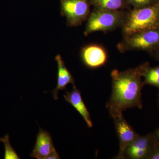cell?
<instances>
[{"label":"cell","mask_w":159,"mask_h":159,"mask_svg":"<svg viewBox=\"0 0 159 159\" xmlns=\"http://www.w3.org/2000/svg\"><path fill=\"white\" fill-rule=\"evenodd\" d=\"M148 63L124 71H112L111 95L106 107L113 119L123 115L122 112L127 109L142 108V90L145 85L142 77Z\"/></svg>","instance_id":"1"},{"label":"cell","mask_w":159,"mask_h":159,"mask_svg":"<svg viewBox=\"0 0 159 159\" xmlns=\"http://www.w3.org/2000/svg\"><path fill=\"white\" fill-rule=\"evenodd\" d=\"M159 28V2L142 8H134L126 13L122 26L124 36Z\"/></svg>","instance_id":"2"},{"label":"cell","mask_w":159,"mask_h":159,"mask_svg":"<svg viewBox=\"0 0 159 159\" xmlns=\"http://www.w3.org/2000/svg\"><path fill=\"white\" fill-rule=\"evenodd\" d=\"M117 48L123 53L127 51H140L152 54L159 48V28L124 36Z\"/></svg>","instance_id":"3"},{"label":"cell","mask_w":159,"mask_h":159,"mask_svg":"<svg viewBox=\"0 0 159 159\" xmlns=\"http://www.w3.org/2000/svg\"><path fill=\"white\" fill-rule=\"evenodd\" d=\"M126 13L119 10H99L95 9L88 19L84 35L96 31H108L122 26Z\"/></svg>","instance_id":"4"},{"label":"cell","mask_w":159,"mask_h":159,"mask_svg":"<svg viewBox=\"0 0 159 159\" xmlns=\"http://www.w3.org/2000/svg\"><path fill=\"white\" fill-rule=\"evenodd\" d=\"M61 14L69 27H77L88 19L90 3L88 0H60Z\"/></svg>","instance_id":"5"},{"label":"cell","mask_w":159,"mask_h":159,"mask_svg":"<svg viewBox=\"0 0 159 159\" xmlns=\"http://www.w3.org/2000/svg\"><path fill=\"white\" fill-rule=\"evenodd\" d=\"M157 143L153 133L144 136L139 135L125 150V158L150 159Z\"/></svg>","instance_id":"6"},{"label":"cell","mask_w":159,"mask_h":159,"mask_svg":"<svg viewBox=\"0 0 159 159\" xmlns=\"http://www.w3.org/2000/svg\"><path fill=\"white\" fill-rule=\"evenodd\" d=\"M113 119L119 142V152L116 158L125 159L124 153L125 150L139 134L125 120L123 115L115 117Z\"/></svg>","instance_id":"7"},{"label":"cell","mask_w":159,"mask_h":159,"mask_svg":"<svg viewBox=\"0 0 159 159\" xmlns=\"http://www.w3.org/2000/svg\"><path fill=\"white\" fill-rule=\"evenodd\" d=\"M81 57L84 65L90 68H96L103 65L107 60L104 49L96 44L84 47L81 50Z\"/></svg>","instance_id":"8"},{"label":"cell","mask_w":159,"mask_h":159,"mask_svg":"<svg viewBox=\"0 0 159 159\" xmlns=\"http://www.w3.org/2000/svg\"><path fill=\"white\" fill-rule=\"evenodd\" d=\"M55 150L50 133L40 129L34 149L30 157L37 159H45Z\"/></svg>","instance_id":"9"},{"label":"cell","mask_w":159,"mask_h":159,"mask_svg":"<svg viewBox=\"0 0 159 159\" xmlns=\"http://www.w3.org/2000/svg\"><path fill=\"white\" fill-rule=\"evenodd\" d=\"M64 97L66 101L73 106L81 115L87 124L89 128H92L93 124L91 120L90 115L83 100L80 92L76 88L75 84L73 85V89L70 92L66 91V94Z\"/></svg>","instance_id":"10"},{"label":"cell","mask_w":159,"mask_h":159,"mask_svg":"<svg viewBox=\"0 0 159 159\" xmlns=\"http://www.w3.org/2000/svg\"><path fill=\"white\" fill-rule=\"evenodd\" d=\"M57 64V80L56 88L52 92V95L55 100L58 99V91L66 90L68 84H72L74 85V77L66 67L61 56L58 54L55 57Z\"/></svg>","instance_id":"11"},{"label":"cell","mask_w":159,"mask_h":159,"mask_svg":"<svg viewBox=\"0 0 159 159\" xmlns=\"http://www.w3.org/2000/svg\"><path fill=\"white\" fill-rule=\"evenodd\" d=\"M125 0H90V3L99 10L116 11L125 6Z\"/></svg>","instance_id":"12"},{"label":"cell","mask_w":159,"mask_h":159,"mask_svg":"<svg viewBox=\"0 0 159 159\" xmlns=\"http://www.w3.org/2000/svg\"><path fill=\"white\" fill-rule=\"evenodd\" d=\"M142 77H144V85L152 86L159 89V65L151 67L148 63L143 72Z\"/></svg>","instance_id":"13"},{"label":"cell","mask_w":159,"mask_h":159,"mask_svg":"<svg viewBox=\"0 0 159 159\" xmlns=\"http://www.w3.org/2000/svg\"><path fill=\"white\" fill-rule=\"evenodd\" d=\"M0 141L5 145V159H19L20 158L16 152L12 148L9 142V135L6 134L4 138H0Z\"/></svg>","instance_id":"14"},{"label":"cell","mask_w":159,"mask_h":159,"mask_svg":"<svg viewBox=\"0 0 159 159\" xmlns=\"http://www.w3.org/2000/svg\"><path fill=\"white\" fill-rule=\"evenodd\" d=\"M125 1L126 3L133 6L134 8L152 6L158 3V0H125Z\"/></svg>","instance_id":"15"},{"label":"cell","mask_w":159,"mask_h":159,"mask_svg":"<svg viewBox=\"0 0 159 159\" xmlns=\"http://www.w3.org/2000/svg\"><path fill=\"white\" fill-rule=\"evenodd\" d=\"M150 159H159V143L157 142Z\"/></svg>","instance_id":"16"},{"label":"cell","mask_w":159,"mask_h":159,"mask_svg":"<svg viewBox=\"0 0 159 159\" xmlns=\"http://www.w3.org/2000/svg\"><path fill=\"white\" fill-rule=\"evenodd\" d=\"M47 159H60L59 155L56 151V150L54 151L53 152H51L50 155L47 157Z\"/></svg>","instance_id":"17"},{"label":"cell","mask_w":159,"mask_h":159,"mask_svg":"<svg viewBox=\"0 0 159 159\" xmlns=\"http://www.w3.org/2000/svg\"><path fill=\"white\" fill-rule=\"evenodd\" d=\"M153 134L157 142L159 143V127L156 129Z\"/></svg>","instance_id":"18"},{"label":"cell","mask_w":159,"mask_h":159,"mask_svg":"<svg viewBox=\"0 0 159 159\" xmlns=\"http://www.w3.org/2000/svg\"><path fill=\"white\" fill-rule=\"evenodd\" d=\"M152 55V56L155 57V58L159 62V48L158 49H157L156 51H155L154 52H153Z\"/></svg>","instance_id":"19"},{"label":"cell","mask_w":159,"mask_h":159,"mask_svg":"<svg viewBox=\"0 0 159 159\" xmlns=\"http://www.w3.org/2000/svg\"><path fill=\"white\" fill-rule=\"evenodd\" d=\"M157 103H158V107L159 108V92L158 93V94Z\"/></svg>","instance_id":"20"},{"label":"cell","mask_w":159,"mask_h":159,"mask_svg":"<svg viewBox=\"0 0 159 159\" xmlns=\"http://www.w3.org/2000/svg\"><path fill=\"white\" fill-rule=\"evenodd\" d=\"M158 2H159V0H158Z\"/></svg>","instance_id":"21"}]
</instances>
